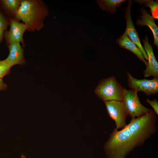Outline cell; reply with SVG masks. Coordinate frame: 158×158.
<instances>
[{
	"mask_svg": "<svg viewBox=\"0 0 158 158\" xmlns=\"http://www.w3.org/2000/svg\"><path fill=\"white\" fill-rule=\"evenodd\" d=\"M157 120L152 110L132 119L121 130L114 129L104 145L107 158H126L135 149L142 145L157 131Z\"/></svg>",
	"mask_w": 158,
	"mask_h": 158,
	"instance_id": "6da1fadb",
	"label": "cell"
},
{
	"mask_svg": "<svg viewBox=\"0 0 158 158\" xmlns=\"http://www.w3.org/2000/svg\"><path fill=\"white\" fill-rule=\"evenodd\" d=\"M48 9L43 1L39 0H22L15 19L22 21L27 27V30H39L44 26V20L48 15Z\"/></svg>",
	"mask_w": 158,
	"mask_h": 158,
	"instance_id": "7a4b0ae2",
	"label": "cell"
},
{
	"mask_svg": "<svg viewBox=\"0 0 158 158\" xmlns=\"http://www.w3.org/2000/svg\"><path fill=\"white\" fill-rule=\"evenodd\" d=\"M96 95L104 102L122 101L124 88L114 76L101 80L94 90Z\"/></svg>",
	"mask_w": 158,
	"mask_h": 158,
	"instance_id": "3957f363",
	"label": "cell"
},
{
	"mask_svg": "<svg viewBox=\"0 0 158 158\" xmlns=\"http://www.w3.org/2000/svg\"><path fill=\"white\" fill-rule=\"evenodd\" d=\"M137 92L134 90L124 88L122 102L128 115L132 119L140 117L152 110L141 104Z\"/></svg>",
	"mask_w": 158,
	"mask_h": 158,
	"instance_id": "277c9868",
	"label": "cell"
},
{
	"mask_svg": "<svg viewBox=\"0 0 158 158\" xmlns=\"http://www.w3.org/2000/svg\"><path fill=\"white\" fill-rule=\"evenodd\" d=\"M128 85L132 90L143 92L147 96L155 95L158 92V77L153 79H138L129 73H127Z\"/></svg>",
	"mask_w": 158,
	"mask_h": 158,
	"instance_id": "5b68a950",
	"label": "cell"
},
{
	"mask_svg": "<svg viewBox=\"0 0 158 158\" xmlns=\"http://www.w3.org/2000/svg\"><path fill=\"white\" fill-rule=\"evenodd\" d=\"M108 115L115 122L116 129L126 125L128 115L122 101L111 100L104 102Z\"/></svg>",
	"mask_w": 158,
	"mask_h": 158,
	"instance_id": "8992f818",
	"label": "cell"
},
{
	"mask_svg": "<svg viewBox=\"0 0 158 158\" xmlns=\"http://www.w3.org/2000/svg\"><path fill=\"white\" fill-rule=\"evenodd\" d=\"M9 29L5 31L4 34L6 44L8 46L12 43H21L25 46L23 37L25 32L27 30V26L15 18H9Z\"/></svg>",
	"mask_w": 158,
	"mask_h": 158,
	"instance_id": "52a82bcc",
	"label": "cell"
},
{
	"mask_svg": "<svg viewBox=\"0 0 158 158\" xmlns=\"http://www.w3.org/2000/svg\"><path fill=\"white\" fill-rule=\"evenodd\" d=\"M133 3L132 0H129L126 8L124 18L126 20V25L125 32L130 39L139 48L145 59L147 60V54L141 43L138 34L132 20L131 8Z\"/></svg>",
	"mask_w": 158,
	"mask_h": 158,
	"instance_id": "ba28073f",
	"label": "cell"
},
{
	"mask_svg": "<svg viewBox=\"0 0 158 158\" xmlns=\"http://www.w3.org/2000/svg\"><path fill=\"white\" fill-rule=\"evenodd\" d=\"M144 49L147 56V62L146 68L143 71L145 78L151 76L158 77V62L154 54L153 48L149 43L147 36L146 35L142 40Z\"/></svg>",
	"mask_w": 158,
	"mask_h": 158,
	"instance_id": "9c48e42d",
	"label": "cell"
},
{
	"mask_svg": "<svg viewBox=\"0 0 158 158\" xmlns=\"http://www.w3.org/2000/svg\"><path fill=\"white\" fill-rule=\"evenodd\" d=\"M8 46L9 54L4 60L6 63L11 67L16 65H24L25 61L24 56V50L20 43H12Z\"/></svg>",
	"mask_w": 158,
	"mask_h": 158,
	"instance_id": "30bf717a",
	"label": "cell"
},
{
	"mask_svg": "<svg viewBox=\"0 0 158 158\" xmlns=\"http://www.w3.org/2000/svg\"><path fill=\"white\" fill-rule=\"evenodd\" d=\"M141 15L140 16V18H137L136 23L138 25L142 26H147L152 31L154 38L153 44L158 48V27L156 24L154 18L148 13L143 7L140 9Z\"/></svg>",
	"mask_w": 158,
	"mask_h": 158,
	"instance_id": "8fae6325",
	"label": "cell"
},
{
	"mask_svg": "<svg viewBox=\"0 0 158 158\" xmlns=\"http://www.w3.org/2000/svg\"><path fill=\"white\" fill-rule=\"evenodd\" d=\"M116 42L120 47L132 52L146 65L147 62L142 52L137 45L130 39L125 32L121 36L116 40Z\"/></svg>",
	"mask_w": 158,
	"mask_h": 158,
	"instance_id": "7c38bea8",
	"label": "cell"
},
{
	"mask_svg": "<svg viewBox=\"0 0 158 158\" xmlns=\"http://www.w3.org/2000/svg\"><path fill=\"white\" fill-rule=\"evenodd\" d=\"M21 1L20 0H0V6L8 17L15 18Z\"/></svg>",
	"mask_w": 158,
	"mask_h": 158,
	"instance_id": "4fadbf2b",
	"label": "cell"
},
{
	"mask_svg": "<svg viewBox=\"0 0 158 158\" xmlns=\"http://www.w3.org/2000/svg\"><path fill=\"white\" fill-rule=\"evenodd\" d=\"M125 0H98L97 3L103 10L108 11L111 13H115L116 9L119 7Z\"/></svg>",
	"mask_w": 158,
	"mask_h": 158,
	"instance_id": "5bb4252c",
	"label": "cell"
},
{
	"mask_svg": "<svg viewBox=\"0 0 158 158\" xmlns=\"http://www.w3.org/2000/svg\"><path fill=\"white\" fill-rule=\"evenodd\" d=\"M9 24V18L6 17L0 9V44L4 37V32Z\"/></svg>",
	"mask_w": 158,
	"mask_h": 158,
	"instance_id": "9a60e30c",
	"label": "cell"
},
{
	"mask_svg": "<svg viewBox=\"0 0 158 158\" xmlns=\"http://www.w3.org/2000/svg\"><path fill=\"white\" fill-rule=\"evenodd\" d=\"M145 6L150 8L152 17L154 18L158 19V1L154 0H145Z\"/></svg>",
	"mask_w": 158,
	"mask_h": 158,
	"instance_id": "2e32d148",
	"label": "cell"
},
{
	"mask_svg": "<svg viewBox=\"0 0 158 158\" xmlns=\"http://www.w3.org/2000/svg\"><path fill=\"white\" fill-rule=\"evenodd\" d=\"M11 68L4 60H0V78L2 79L5 75L9 74Z\"/></svg>",
	"mask_w": 158,
	"mask_h": 158,
	"instance_id": "e0dca14e",
	"label": "cell"
},
{
	"mask_svg": "<svg viewBox=\"0 0 158 158\" xmlns=\"http://www.w3.org/2000/svg\"><path fill=\"white\" fill-rule=\"evenodd\" d=\"M146 101L152 107L156 114L158 115V102L156 99L155 98L153 100H151L147 98Z\"/></svg>",
	"mask_w": 158,
	"mask_h": 158,
	"instance_id": "ac0fdd59",
	"label": "cell"
},
{
	"mask_svg": "<svg viewBox=\"0 0 158 158\" xmlns=\"http://www.w3.org/2000/svg\"><path fill=\"white\" fill-rule=\"evenodd\" d=\"M7 87V85L3 82L2 79L0 78V91L5 90Z\"/></svg>",
	"mask_w": 158,
	"mask_h": 158,
	"instance_id": "d6986e66",
	"label": "cell"
},
{
	"mask_svg": "<svg viewBox=\"0 0 158 158\" xmlns=\"http://www.w3.org/2000/svg\"><path fill=\"white\" fill-rule=\"evenodd\" d=\"M20 158H26V157L24 154H22L21 155Z\"/></svg>",
	"mask_w": 158,
	"mask_h": 158,
	"instance_id": "ffe728a7",
	"label": "cell"
}]
</instances>
